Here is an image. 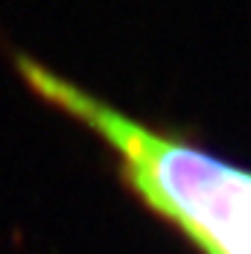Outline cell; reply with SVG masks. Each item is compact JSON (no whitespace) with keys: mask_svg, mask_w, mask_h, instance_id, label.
I'll list each match as a JSON object with an SVG mask.
<instances>
[{"mask_svg":"<svg viewBox=\"0 0 251 254\" xmlns=\"http://www.w3.org/2000/svg\"><path fill=\"white\" fill-rule=\"evenodd\" d=\"M18 73L44 102L100 134L120 155L140 202L204 254H243L251 246V173L131 120L41 62L21 56Z\"/></svg>","mask_w":251,"mask_h":254,"instance_id":"cell-1","label":"cell"},{"mask_svg":"<svg viewBox=\"0 0 251 254\" xmlns=\"http://www.w3.org/2000/svg\"><path fill=\"white\" fill-rule=\"evenodd\" d=\"M243 254H251V246H249V249H246V252H243Z\"/></svg>","mask_w":251,"mask_h":254,"instance_id":"cell-2","label":"cell"}]
</instances>
